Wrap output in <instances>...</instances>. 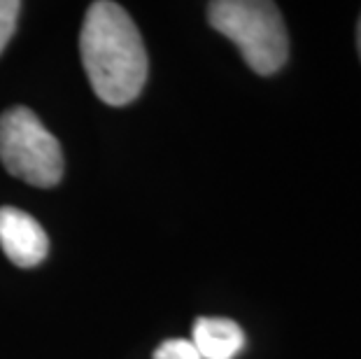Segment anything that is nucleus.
Instances as JSON below:
<instances>
[{
	"label": "nucleus",
	"mask_w": 361,
	"mask_h": 359,
	"mask_svg": "<svg viewBox=\"0 0 361 359\" xmlns=\"http://www.w3.org/2000/svg\"><path fill=\"white\" fill-rule=\"evenodd\" d=\"M80 54L91 89L103 103H133L147 82L149 61L135 21L117 3H91L80 33Z\"/></svg>",
	"instance_id": "nucleus-1"
},
{
	"label": "nucleus",
	"mask_w": 361,
	"mask_h": 359,
	"mask_svg": "<svg viewBox=\"0 0 361 359\" xmlns=\"http://www.w3.org/2000/svg\"><path fill=\"white\" fill-rule=\"evenodd\" d=\"M210 26L228 37L257 75H273L289 59V35L282 14L268 0H214L207 5Z\"/></svg>",
	"instance_id": "nucleus-2"
},
{
	"label": "nucleus",
	"mask_w": 361,
	"mask_h": 359,
	"mask_svg": "<svg viewBox=\"0 0 361 359\" xmlns=\"http://www.w3.org/2000/svg\"><path fill=\"white\" fill-rule=\"evenodd\" d=\"M0 162L33 187H54L63 175L59 140L28 108H12L0 117Z\"/></svg>",
	"instance_id": "nucleus-3"
},
{
	"label": "nucleus",
	"mask_w": 361,
	"mask_h": 359,
	"mask_svg": "<svg viewBox=\"0 0 361 359\" xmlns=\"http://www.w3.org/2000/svg\"><path fill=\"white\" fill-rule=\"evenodd\" d=\"M0 248L19 269H33L47 257L49 238L40 221L17 208H0Z\"/></svg>",
	"instance_id": "nucleus-4"
},
{
	"label": "nucleus",
	"mask_w": 361,
	"mask_h": 359,
	"mask_svg": "<svg viewBox=\"0 0 361 359\" xmlns=\"http://www.w3.org/2000/svg\"><path fill=\"white\" fill-rule=\"evenodd\" d=\"M191 343L203 359H235L245 348V334L233 320L198 317Z\"/></svg>",
	"instance_id": "nucleus-5"
},
{
	"label": "nucleus",
	"mask_w": 361,
	"mask_h": 359,
	"mask_svg": "<svg viewBox=\"0 0 361 359\" xmlns=\"http://www.w3.org/2000/svg\"><path fill=\"white\" fill-rule=\"evenodd\" d=\"M21 3L19 0H0V54L5 51L7 42L12 40L14 28H17Z\"/></svg>",
	"instance_id": "nucleus-6"
},
{
	"label": "nucleus",
	"mask_w": 361,
	"mask_h": 359,
	"mask_svg": "<svg viewBox=\"0 0 361 359\" xmlns=\"http://www.w3.org/2000/svg\"><path fill=\"white\" fill-rule=\"evenodd\" d=\"M152 359H203V357L198 355V350L194 348L191 341L171 339V341L161 343V346L154 350V357Z\"/></svg>",
	"instance_id": "nucleus-7"
},
{
	"label": "nucleus",
	"mask_w": 361,
	"mask_h": 359,
	"mask_svg": "<svg viewBox=\"0 0 361 359\" xmlns=\"http://www.w3.org/2000/svg\"><path fill=\"white\" fill-rule=\"evenodd\" d=\"M357 47H359V56H361V17H359V26H357Z\"/></svg>",
	"instance_id": "nucleus-8"
}]
</instances>
